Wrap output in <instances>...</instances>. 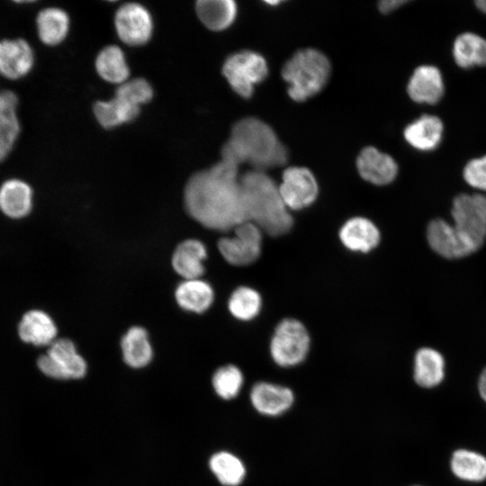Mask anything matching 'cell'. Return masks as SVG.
Masks as SVG:
<instances>
[{"label": "cell", "mask_w": 486, "mask_h": 486, "mask_svg": "<svg viewBox=\"0 0 486 486\" xmlns=\"http://www.w3.org/2000/svg\"><path fill=\"white\" fill-rule=\"evenodd\" d=\"M238 166L220 160L208 169L194 173L184 191L188 214L214 230H230L247 220Z\"/></svg>", "instance_id": "6da1fadb"}, {"label": "cell", "mask_w": 486, "mask_h": 486, "mask_svg": "<svg viewBox=\"0 0 486 486\" xmlns=\"http://www.w3.org/2000/svg\"><path fill=\"white\" fill-rule=\"evenodd\" d=\"M221 159L237 166L248 164L253 170L266 171L287 161V151L273 129L249 117L234 124L221 148Z\"/></svg>", "instance_id": "7a4b0ae2"}, {"label": "cell", "mask_w": 486, "mask_h": 486, "mask_svg": "<svg viewBox=\"0 0 486 486\" xmlns=\"http://www.w3.org/2000/svg\"><path fill=\"white\" fill-rule=\"evenodd\" d=\"M239 182L247 220L273 237L291 230L293 219L272 177L264 171L251 169L240 176Z\"/></svg>", "instance_id": "3957f363"}, {"label": "cell", "mask_w": 486, "mask_h": 486, "mask_svg": "<svg viewBox=\"0 0 486 486\" xmlns=\"http://www.w3.org/2000/svg\"><path fill=\"white\" fill-rule=\"evenodd\" d=\"M329 73L328 59L313 49L296 52L282 70L283 77L288 83V94L298 102L318 94L326 85Z\"/></svg>", "instance_id": "277c9868"}, {"label": "cell", "mask_w": 486, "mask_h": 486, "mask_svg": "<svg viewBox=\"0 0 486 486\" xmlns=\"http://www.w3.org/2000/svg\"><path fill=\"white\" fill-rule=\"evenodd\" d=\"M310 347V337L302 322L296 319L282 320L274 328L270 341V355L281 367L302 364Z\"/></svg>", "instance_id": "5b68a950"}, {"label": "cell", "mask_w": 486, "mask_h": 486, "mask_svg": "<svg viewBox=\"0 0 486 486\" xmlns=\"http://www.w3.org/2000/svg\"><path fill=\"white\" fill-rule=\"evenodd\" d=\"M267 73L266 59L249 50L230 56L222 67V74L233 91L244 98L253 94L254 87L266 78Z\"/></svg>", "instance_id": "8992f818"}, {"label": "cell", "mask_w": 486, "mask_h": 486, "mask_svg": "<svg viewBox=\"0 0 486 486\" xmlns=\"http://www.w3.org/2000/svg\"><path fill=\"white\" fill-rule=\"evenodd\" d=\"M233 235L222 237L217 243L222 257L235 266L256 262L262 252L263 231L255 223L246 220L233 229Z\"/></svg>", "instance_id": "52a82bcc"}, {"label": "cell", "mask_w": 486, "mask_h": 486, "mask_svg": "<svg viewBox=\"0 0 486 486\" xmlns=\"http://www.w3.org/2000/svg\"><path fill=\"white\" fill-rule=\"evenodd\" d=\"M37 364L45 375L58 380L80 379L87 370L86 360L68 338H58L52 342Z\"/></svg>", "instance_id": "ba28073f"}, {"label": "cell", "mask_w": 486, "mask_h": 486, "mask_svg": "<svg viewBox=\"0 0 486 486\" xmlns=\"http://www.w3.org/2000/svg\"><path fill=\"white\" fill-rule=\"evenodd\" d=\"M453 226L475 252L486 238V220L472 195H457L452 206Z\"/></svg>", "instance_id": "9c48e42d"}, {"label": "cell", "mask_w": 486, "mask_h": 486, "mask_svg": "<svg viewBox=\"0 0 486 486\" xmlns=\"http://www.w3.org/2000/svg\"><path fill=\"white\" fill-rule=\"evenodd\" d=\"M278 188L289 211H299L309 207L316 201L319 194L316 178L305 167L292 166L285 169Z\"/></svg>", "instance_id": "30bf717a"}, {"label": "cell", "mask_w": 486, "mask_h": 486, "mask_svg": "<svg viewBox=\"0 0 486 486\" xmlns=\"http://www.w3.org/2000/svg\"><path fill=\"white\" fill-rule=\"evenodd\" d=\"M114 26L121 40L130 46L148 42L153 31L149 12L137 3L124 4L117 10Z\"/></svg>", "instance_id": "8fae6325"}, {"label": "cell", "mask_w": 486, "mask_h": 486, "mask_svg": "<svg viewBox=\"0 0 486 486\" xmlns=\"http://www.w3.org/2000/svg\"><path fill=\"white\" fill-rule=\"evenodd\" d=\"M249 400L257 413L274 418L282 416L292 407L295 395L287 386L261 381L251 387Z\"/></svg>", "instance_id": "7c38bea8"}, {"label": "cell", "mask_w": 486, "mask_h": 486, "mask_svg": "<svg viewBox=\"0 0 486 486\" xmlns=\"http://www.w3.org/2000/svg\"><path fill=\"white\" fill-rule=\"evenodd\" d=\"M34 54L27 40H0V75L12 80L26 76L32 68Z\"/></svg>", "instance_id": "4fadbf2b"}, {"label": "cell", "mask_w": 486, "mask_h": 486, "mask_svg": "<svg viewBox=\"0 0 486 486\" xmlns=\"http://www.w3.org/2000/svg\"><path fill=\"white\" fill-rule=\"evenodd\" d=\"M427 238L431 248L446 258H461L474 252L454 227L441 219L429 222Z\"/></svg>", "instance_id": "5bb4252c"}, {"label": "cell", "mask_w": 486, "mask_h": 486, "mask_svg": "<svg viewBox=\"0 0 486 486\" xmlns=\"http://www.w3.org/2000/svg\"><path fill=\"white\" fill-rule=\"evenodd\" d=\"M356 166L362 178L376 185L392 183L398 173L394 159L374 147H366L360 152Z\"/></svg>", "instance_id": "9a60e30c"}, {"label": "cell", "mask_w": 486, "mask_h": 486, "mask_svg": "<svg viewBox=\"0 0 486 486\" xmlns=\"http://www.w3.org/2000/svg\"><path fill=\"white\" fill-rule=\"evenodd\" d=\"M338 238L348 250L368 253L378 246L381 234L377 226L371 220L356 216L348 219L342 225Z\"/></svg>", "instance_id": "2e32d148"}, {"label": "cell", "mask_w": 486, "mask_h": 486, "mask_svg": "<svg viewBox=\"0 0 486 486\" xmlns=\"http://www.w3.org/2000/svg\"><path fill=\"white\" fill-rule=\"evenodd\" d=\"M207 249L198 239L189 238L182 241L172 255V266L184 280L201 278L204 272L203 261Z\"/></svg>", "instance_id": "e0dca14e"}, {"label": "cell", "mask_w": 486, "mask_h": 486, "mask_svg": "<svg viewBox=\"0 0 486 486\" xmlns=\"http://www.w3.org/2000/svg\"><path fill=\"white\" fill-rule=\"evenodd\" d=\"M18 97L11 90L0 92V162L12 151L21 131Z\"/></svg>", "instance_id": "ac0fdd59"}, {"label": "cell", "mask_w": 486, "mask_h": 486, "mask_svg": "<svg viewBox=\"0 0 486 486\" xmlns=\"http://www.w3.org/2000/svg\"><path fill=\"white\" fill-rule=\"evenodd\" d=\"M408 94L417 103L434 104L444 94L440 71L433 66L418 67L408 84Z\"/></svg>", "instance_id": "d6986e66"}, {"label": "cell", "mask_w": 486, "mask_h": 486, "mask_svg": "<svg viewBox=\"0 0 486 486\" xmlns=\"http://www.w3.org/2000/svg\"><path fill=\"white\" fill-rule=\"evenodd\" d=\"M18 333L23 342L34 346H50L56 340L58 329L53 320L46 312L32 310L22 316Z\"/></svg>", "instance_id": "ffe728a7"}, {"label": "cell", "mask_w": 486, "mask_h": 486, "mask_svg": "<svg viewBox=\"0 0 486 486\" xmlns=\"http://www.w3.org/2000/svg\"><path fill=\"white\" fill-rule=\"evenodd\" d=\"M32 191L21 179H8L0 186V210L8 217L19 219L32 210Z\"/></svg>", "instance_id": "44dd1931"}, {"label": "cell", "mask_w": 486, "mask_h": 486, "mask_svg": "<svg viewBox=\"0 0 486 486\" xmlns=\"http://www.w3.org/2000/svg\"><path fill=\"white\" fill-rule=\"evenodd\" d=\"M177 304L184 310L194 313L206 311L214 300L213 289L201 278L184 280L175 292Z\"/></svg>", "instance_id": "7402d4cb"}, {"label": "cell", "mask_w": 486, "mask_h": 486, "mask_svg": "<svg viewBox=\"0 0 486 486\" xmlns=\"http://www.w3.org/2000/svg\"><path fill=\"white\" fill-rule=\"evenodd\" d=\"M445 376V360L436 350L422 347L417 351L414 359V381L423 388L438 385Z\"/></svg>", "instance_id": "603a6c76"}, {"label": "cell", "mask_w": 486, "mask_h": 486, "mask_svg": "<svg viewBox=\"0 0 486 486\" xmlns=\"http://www.w3.org/2000/svg\"><path fill=\"white\" fill-rule=\"evenodd\" d=\"M121 348L123 361L132 368H141L149 364L153 350L145 328L134 326L122 338Z\"/></svg>", "instance_id": "cb8c5ba5"}, {"label": "cell", "mask_w": 486, "mask_h": 486, "mask_svg": "<svg viewBox=\"0 0 486 486\" xmlns=\"http://www.w3.org/2000/svg\"><path fill=\"white\" fill-rule=\"evenodd\" d=\"M37 32L40 40L46 45L61 43L69 30L68 14L58 7H47L39 12L36 17Z\"/></svg>", "instance_id": "d4e9b609"}, {"label": "cell", "mask_w": 486, "mask_h": 486, "mask_svg": "<svg viewBox=\"0 0 486 486\" xmlns=\"http://www.w3.org/2000/svg\"><path fill=\"white\" fill-rule=\"evenodd\" d=\"M443 133L442 122L433 115H423L404 130L405 140L419 150L434 149L440 142Z\"/></svg>", "instance_id": "484cf974"}, {"label": "cell", "mask_w": 486, "mask_h": 486, "mask_svg": "<svg viewBox=\"0 0 486 486\" xmlns=\"http://www.w3.org/2000/svg\"><path fill=\"white\" fill-rule=\"evenodd\" d=\"M140 111V107L116 94L112 99L99 101L94 106L95 118L106 129L114 128L133 120Z\"/></svg>", "instance_id": "4316f807"}, {"label": "cell", "mask_w": 486, "mask_h": 486, "mask_svg": "<svg viewBox=\"0 0 486 486\" xmlns=\"http://www.w3.org/2000/svg\"><path fill=\"white\" fill-rule=\"evenodd\" d=\"M195 9L201 22L212 31L227 29L237 14V5L232 0H200Z\"/></svg>", "instance_id": "83f0119b"}, {"label": "cell", "mask_w": 486, "mask_h": 486, "mask_svg": "<svg viewBox=\"0 0 486 486\" xmlns=\"http://www.w3.org/2000/svg\"><path fill=\"white\" fill-rule=\"evenodd\" d=\"M95 68L105 81L118 86L129 80L130 69L121 48L111 45L103 49L96 57Z\"/></svg>", "instance_id": "f1b7e54d"}, {"label": "cell", "mask_w": 486, "mask_h": 486, "mask_svg": "<svg viewBox=\"0 0 486 486\" xmlns=\"http://www.w3.org/2000/svg\"><path fill=\"white\" fill-rule=\"evenodd\" d=\"M209 466L219 482L224 486H238L247 475L243 461L227 451L213 454L209 460Z\"/></svg>", "instance_id": "f546056e"}, {"label": "cell", "mask_w": 486, "mask_h": 486, "mask_svg": "<svg viewBox=\"0 0 486 486\" xmlns=\"http://www.w3.org/2000/svg\"><path fill=\"white\" fill-rule=\"evenodd\" d=\"M453 54L458 66L467 68L486 65V40L466 32L459 35L454 43Z\"/></svg>", "instance_id": "4dcf8cb0"}, {"label": "cell", "mask_w": 486, "mask_h": 486, "mask_svg": "<svg viewBox=\"0 0 486 486\" xmlns=\"http://www.w3.org/2000/svg\"><path fill=\"white\" fill-rule=\"evenodd\" d=\"M452 472L466 482H482L486 479V457L467 450L458 449L452 454L450 461Z\"/></svg>", "instance_id": "1f68e13d"}, {"label": "cell", "mask_w": 486, "mask_h": 486, "mask_svg": "<svg viewBox=\"0 0 486 486\" xmlns=\"http://www.w3.org/2000/svg\"><path fill=\"white\" fill-rule=\"evenodd\" d=\"M262 308V297L254 288L239 286L230 296L228 309L237 320L248 321L255 319Z\"/></svg>", "instance_id": "d6a6232c"}, {"label": "cell", "mask_w": 486, "mask_h": 486, "mask_svg": "<svg viewBox=\"0 0 486 486\" xmlns=\"http://www.w3.org/2000/svg\"><path fill=\"white\" fill-rule=\"evenodd\" d=\"M212 383L220 398L231 400L240 392L244 383V376L238 366L226 364L219 367L214 372Z\"/></svg>", "instance_id": "836d02e7"}, {"label": "cell", "mask_w": 486, "mask_h": 486, "mask_svg": "<svg viewBox=\"0 0 486 486\" xmlns=\"http://www.w3.org/2000/svg\"><path fill=\"white\" fill-rule=\"evenodd\" d=\"M115 94L122 96L140 107L142 104L151 100L153 90L147 80L143 78H134L129 79L118 86Z\"/></svg>", "instance_id": "e575fe53"}, {"label": "cell", "mask_w": 486, "mask_h": 486, "mask_svg": "<svg viewBox=\"0 0 486 486\" xmlns=\"http://www.w3.org/2000/svg\"><path fill=\"white\" fill-rule=\"evenodd\" d=\"M464 177L471 186L486 191V156L471 160L464 167Z\"/></svg>", "instance_id": "d590c367"}, {"label": "cell", "mask_w": 486, "mask_h": 486, "mask_svg": "<svg viewBox=\"0 0 486 486\" xmlns=\"http://www.w3.org/2000/svg\"><path fill=\"white\" fill-rule=\"evenodd\" d=\"M405 3V0H383L379 3V9L382 14H389Z\"/></svg>", "instance_id": "8d00e7d4"}, {"label": "cell", "mask_w": 486, "mask_h": 486, "mask_svg": "<svg viewBox=\"0 0 486 486\" xmlns=\"http://www.w3.org/2000/svg\"><path fill=\"white\" fill-rule=\"evenodd\" d=\"M478 389L481 397L486 402V367L482 370L479 377Z\"/></svg>", "instance_id": "74e56055"}, {"label": "cell", "mask_w": 486, "mask_h": 486, "mask_svg": "<svg viewBox=\"0 0 486 486\" xmlns=\"http://www.w3.org/2000/svg\"><path fill=\"white\" fill-rule=\"evenodd\" d=\"M475 202L486 220V194H473Z\"/></svg>", "instance_id": "f35d334b"}, {"label": "cell", "mask_w": 486, "mask_h": 486, "mask_svg": "<svg viewBox=\"0 0 486 486\" xmlns=\"http://www.w3.org/2000/svg\"><path fill=\"white\" fill-rule=\"evenodd\" d=\"M475 4L478 9H480L482 13L486 14V0H477L475 2Z\"/></svg>", "instance_id": "ab89813d"}]
</instances>
